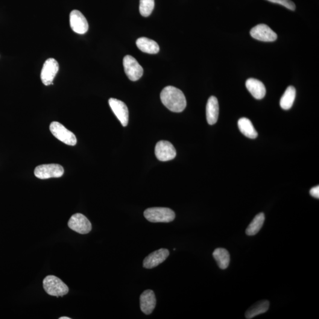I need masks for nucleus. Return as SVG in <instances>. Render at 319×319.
<instances>
[{
    "mask_svg": "<svg viewBox=\"0 0 319 319\" xmlns=\"http://www.w3.org/2000/svg\"><path fill=\"white\" fill-rule=\"evenodd\" d=\"M160 99L163 104L172 112H182L186 107L185 96L181 90L174 87H165L160 93Z\"/></svg>",
    "mask_w": 319,
    "mask_h": 319,
    "instance_id": "obj_1",
    "label": "nucleus"
},
{
    "mask_svg": "<svg viewBox=\"0 0 319 319\" xmlns=\"http://www.w3.org/2000/svg\"><path fill=\"white\" fill-rule=\"evenodd\" d=\"M145 217L153 223H169L174 221L175 213L168 207H155L146 209L144 212Z\"/></svg>",
    "mask_w": 319,
    "mask_h": 319,
    "instance_id": "obj_2",
    "label": "nucleus"
},
{
    "mask_svg": "<svg viewBox=\"0 0 319 319\" xmlns=\"http://www.w3.org/2000/svg\"><path fill=\"white\" fill-rule=\"evenodd\" d=\"M43 283L44 290L52 296L62 297L69 292L68 287L57 277L47 276Z\"/></svg>",
    "mask_w": 319,
    "mask_h": 319,
    "instance_id": "obj_3",
    "label": "nucleus"
},
{
    "mask_svg": "<svg viewBox=\"0 0 319 319\" xmlns=\"http://www.w3.org/2000/svg\"><path fill=\"white\" fill-rule=\"evenodd\" d=\"M50 130L56 138L65 144L72 146L77 144V140L75 134L67 129L60 123L52 122L50 125Z\"/></svg>",
    "mask_w": 319,
    "mask_h": 319,
    "instance_id": "obj_4",
    "label": "nucleus"
},
{
    "mask_svg": "<svg viewBox=\"0 0 319 319\" xmlns=\"http://www.w3.org/2000/svg\"><path fill=\"white\" fill-rule=\"evenodd\" d=\"M35 176L40 179H48L50 178H58L62 176L64 169L58 164H48L36 167L34 170Z\"/></svg>",
    "mask_w": 319,
    "mask_h": 319,
    "instance_id": "obj_5",
    "label": "nucleus"
},
{
    "mask_svg": "<svg viewBox=\"0 0 319 319\" xmlns=\"http://www.w3.org/2000/svg\"><path fill=\"white\" fill-rule=\"evenodd\" d=\"M123 65L126 75L129 80L136 81L140 80L143 75V69L135 58L130 55H127L123 59Z\"/></svg>",
    "mask_w": 319,
    "mask_h": 319,
    "instance_id": "obj_6",
    "label": "nucleus"
},
{
    "mask_svg": "<svg viewBox=\"0 0 319 319\" xmlns=\"http://www.w3.org/2000/svg\"><path fill=\"white\" fill-rule=\"evenodd\" d=\"M59 69V66L57 60L54 58H49L47 59L41 71L40 78L45 86H49L53 85L56 75Z\"/></svg>",
    "mask_w": 319,
    "mask_h": 319,
    "instance_id": "obj_7",
    "label": "nucleus"
},
{
    "mask_svg": "<svg viewBox=\"0 0 319 319\" xmlns=\"http://www.w3.org/2000/svg\"><path fill=\"white\" fill-rule=\"evenodd\" d=\"M68 226L73 231L81 234L88 233L92 230L91 223L81 213H76L72 216L68 222Z\"/></svg>",
    "mask_w": 319,
    "mask_h": 319,
    "instance_id": "obj_8",
    "label": "nucleus"
},
{
    "mask_svg": "<svg viewBox=\"0 0 319 319\" xmlns=\"http://www.w3.org/2000/svg\"><path fill=\"white\" fill-rule=\"evenodd\" d=\"M155 155L157 159L162 162L174 159L176 156V151L171 143L168 141H160L155 147Z\"/></svg>",
    "mask_w": 319,
    "mask_h": 319,
    "instance_id": "obj_9",
    "label": "nucleus"
},
{
    "mask_svg": "<svg viewBox=\"0 0 319 319\" xmlns=\"http://www.w3.org/2000/svg\"><path fill=\"white\" fill-rule=\"evenodd\" d=\"M250 34L254 39L262 42H274L277 39V34L267 25L261 24L251 29Z\"/></svg>",
    "mask_w": 319,
    "mask_h": 319,
    "instance_id": "obj_10",
    "label": "nucleus"
},
{
    "mask_svg": "<svg viewBox=\"0 0 319 319\" xmlns=\"http://www.w3.org/2000/svg\"><path fill=\"white\" fill-rule=\"evenodd\" d=\"M70 25L73 31L80 34H86L89 29L86 17L77 10L72 11L70 14Z\"/></svg>",
    "mask_w": 319,
    "mask_h": 319,
    "instance_id": "obj_11",
    "label": "nucleus"
},
{
    "mask_svg": "<svg viewBox=\"0 0 319 319\" xmlns=\"http://www.w3.org/2000/svg\"><path fill=\"white\" fill-rule=\"evenodd\" d=\"M108 102L111 110H113L117 118L119 119L123 127H126L128 125V119H129V112L127 105L124 102L116 98H110Z\"/></svg>",
    "mask_w": 319,
    "mask_h": 319,
    "instance_id": "obj_12",
    "label": "nucleus"
},
{
    "mask_svg": "<svg viewBox=\"0 0 319 319\" xmlns=\"http://www.w3.org/2000/svg\"><path fill=\"white\" fill-rule=\"evenodd\" d=\"M169 254V251L165 248L155 251L145 257L144 261H143V267L147 269H151L157 267L168 259Z\"/></svg>",
    "mask_w": 319,
    "mask_h": 319,
    "instance_id": "obj_13",
    "label": "nucleus"
},
{
    "mask_svg": "<svg viewBox=\"0 0 319 319\" xmlns=\"http://www.w3.org/2000/svg\"><path fill=\"white\" fill-rule=\"evenodd\" d=\"M140 308L145 314L149 315L156 307V298L153 291L147 290L143 292L140 298Z\"/></svg>",
    "mask_w": 319,
    "mask_h": 319,
    "instance_id": "obj_14",
    "label": "nucleus"
},
{
    "mask_svg": "<svg viewBox=\"0 0 319 319\" xmlns=\"http://www.w3.org/2000/svg\"><path fill=\"white\" fill-rule=\"evenodd\" d=\"M245 86L251 94L257 99H261L266 94V89L262 82L254 78H250L246 81Z\"/></svg>",
    "mask_w": 319,
    "mask_h": 319,
    "instance_id": "obj_15",
    "label": "nucleus"
},
{
    "mask_svg": "<svg viewBox=\"0 0 319 319\" xmlns=\"http://www.w3.org/2000/svg\"><path fill=\"white\" fill-rule=\"evenodd\" d=\"M219 103L215 96H210L206 105V119L209 125L216 124L219 116Z\"/></svg>",
    "mask_w": 319,
    "mask_h": 319,
    "instance_id": "obj_16",
    "label": "nucleus"
},
{
    "mask_svg": "<svg viewBox=\"0 0 319 319\" xmlns=\"http://www.w3.org/2000/svg\"><path fill=\"white\" fill-rule=\"evenodd\" d=\"M136 45L140 51L148 54H157L160 51L157 43L147 37H141L136 41Z\"/></svg>",
    "mask_w": 319,
    "mask_h": 319,
    "instance_id": "obj_17",
    "label": "nucleus"
},
{
    "mask_svg": "<svg viewBox=\"0 0 319 319\" xmlns=\"http://www.w3.org/2000/svg\"><path fill=\"white\" fill-rule=\"evenodd\" d=\"M270 307V303L267 300H261L253 304L245 313V318L253 319L256 316L262 314L267 311Z\"/></svg>",
    "mask_w": 319,
    "mask_h": 319,
    "instance_id": "obj_18",
    "label": "nucleus"
},
{
    "mask_svg": "<svg viewBox=\"0 0 319 319\" xmlns=\"http://www.w3.org/2000/svg\"><path fill=\"white\" fill-rule=\"evenodd\" d=\"M213 258L217 262L219 267L225 270L228 267L230 262V255L226 249L219 248L213 253Z\"/></svg>",
    "mask_w": 319,
    "mask_h": 319,
    "instance_id": "obj_19",
    "label": "nucleus"
},
{
    "mask_svg": "<svg viewBox=\"0 0 319 319\" xmlns=\"http://www.w3.org/2000/svg\"><path fill=\"white\" fill-rule=\"evenodd\" d=\"M238 125L240 131L248 138L254 139L258 136V133L250 119L247 118L239 119Z\"/></svg>",
    "mask_w": 319,
    "mask_h": 319,
    "instance_id": "obj_20",
    "label": "nucleus"
},
{
    "mask_svg": "<svg viewBox=\"0 0 319 319\" xmlns=\"http://www.w3.org/2000/svg\"><path fill=\"white\" fill-rule=\"evenodd\" d=\"M295 95H296V90L295 87L292 86L289 87L280 99V104L282 109L285 110L290 109L293 105Z\"/></svg>",
    "mask_w": 319,
    "mask_h": 319,
    "instance_id": "obj_21",
    "label": "nucleus"
},
{
    "mask_svg": "<svg viewBox=\"0 0 319 319\" xmlns=\"http://www.w3.org/2000/svg\"><path fill=\"white\" fill-rule=\"evenodd\" d=\"M265 221V215L263 213H260L258 215L255 216L253 221L249 225V226L246 230L245 233L248 236H253L256 235L259 232L260 230L264 224Z\"/></svg>",
    "mask_w": 319,
    "mask_h": 319,
    "instance_id": "obj_22",
    "label": "nucleus"
},
{
    "mask_svg": "<svg viewBox=\"0 0 319 319\" xmlns=\"http://www.w3.org/2000/svg\"><path fill=\"white\" fill-rule=\"evenodd\" d=\"M154 0H140V13L143 17H147L153 12L154 8Z\"/></svg>",
    "mask_w": 319,
    "mask_h": 319,
    "instance_id": "obj_23",
    "label": "nucleus"
},
{
    "mask_svg": "<svg viewBox=\"0 0 319 319\" xmlns=\"http://www.w3.org/2000/svg\"><path fill=\"white\" fill-rule=\"evenodd\" d=\"M267 1L273 2V3L282 5L283 6L292 11L295 10V5L291 0H267Z\"/></svg>",
    "mask_w": 319,
    "mask_h": 319,
    "instance_id": "obj_24",
    "label": "nucleus"
},
{
    "mask_svg": "<svg viewBox=\"0 0 319 319\" xmlns=\"http://www.w3.org/2000/svg\"><path fill=\"white\" fill-rule=\"evenodd\" d=\"M310 195L312 196V197H314L315 198L319 199V186H315L314 187H313L310 190Z\"/></svg>",
    "mask_w": 319,
    "mask_h": 319,
    "instance_id": "obj_25",
    "label": "nucleus"
},
{
    "mask_svg": "<svg viewBox=\"0 0 319 319\" xmlns=\"http://www.w3.org/2000/svg\"><path fill=\"white\" fill-rule=\"evenodd\" d=\"M60 319H71V318H69L68 317H61L60 318Z\"/></svg>",
    "mask_w": 319,
    "mask_h": 319,
    "instance_id": "obj_26",
    "label": "nucleus"
}]
</instances>
